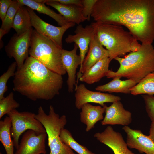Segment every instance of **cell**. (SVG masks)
<instances>
[{
	"mask_svg": "<svg viewBox=\"0 0 154 154\" xmlns=\"http://www.w3.org/2000/svg\"><path fill=\"white\" fill-rule=\"evenodd\" d=\"M95 22L123 26L141 44L154 41V0H97Z\"/></svg>",
	"mask_w": 154,
	"mask_h": 154,
	"instance_id": "obj_1",
	"label": "cell"
},
{
	"mask_svg": "<svg viewBox=\"0 0 154 154\" xmlns=\"http://www.w3.org/2000/svg\"><path fill=\"white\" fill-rule=\"evenodd\" d=\"M13 90L29 99L50 100L59 94L63 83L62 76L29 56L22 66L17 68Z\"/></svg>",
	"mask_w": 154,
	"mask_h": 154,
	"instance_id": "obj_2",
	"label": "cell"
},
{
	"mask_svg": "<svg viewBox=\"0 0 154 154\" xmlns=\"http://www.w3.org/2000/svg\"><path fill=\"white\" fill-rule=\"evenodd\" d=\"M90 24L98 41L108 51L111 60L128 52L136 51L141 47V44L121 25L96 22Z\"/></svg>",
	"mask_w": 154,
	"mask_h": 154,
	"instance_id": "obj_3",
	"label": "cell"
},
{
	"mask_svg": "<svg viewBox=\"0 0 154 154\" xmlns=\"http://www.w3.org/2000/svg\"><path fill=\"white\" fill-rule=\"evenodd\" d=\"M114 59L119 63V68L116 72L109 70L106 76L108 78L124 77L137 84L154 72V47L152 44H141L137 51L130 52L124 57H117Z\"/></svg>",
	"mask_w": 154,
	"mask_h": 154,
	"instance_id": "obj_4",
	"label": "cell"
},
{
	"mask_svg": "<svg viewBox=\"0 0 154 154\" xmlns=\"http://www.w3.org/2000/svg\"><path fill=\"white\" fill-rule=\"evenodd\" d=\"M62 49L35 29L32 30L29 51L30 56L62 76L66 73L62 61Z\"/></svg>",
	"mask_w": 154,
	"mask_h": 154,
	"instance_id": "obj_5",
	"label": "cell"
},
{
	"mask_svg": "<svg viewBox=\"0 0 154 154\" xmlns=\"http://www.w3.org/2000/svg\"><path fill=\"white\" fill-rule=\"evenodd\" d=\"M35 118L42 124L46 130L48 145L50 149L49 154H76L62 143L60 138L61 131L67 123L65 115L60 117L51 105L48 114H46L42 106H40Z\"/></svg>",
	"mask_w": 154,
	"mask_h": 154,
	"instance_id": "obj_6",
	"label": "cell"
},
{
	"mask_svg": "<svg viewBox=\"0 0 154 154\" xmlns=\"http://www.w3.org/2000/svg\"><path fill=\"white\" fill-rule=\"evenodd\" d=\"M35 114L28 111L19 112L16 109L7 114L11 121V133L16 149L20 136L26 131L31 130L38 133H46L43 125L35 118Z\"/></svg>",
	"mask_w": 154,
	"mask_h": 154,
	"instance_id": "obj_7",
	"label": "cell"
},
{
	"mask_svg": "<svg viewBox=\"0 0 154 154\" xmlns=\"http://www.w3.org/2000/svg\"><path fill=\"white\" fill-rule=\"evenodd\" d=\"M31 28L21 35L14 34L5 47L6 53L10 58H13L19 68L29 57Z\"/></svg>",
	"mask_w": 154,
	"mask_h": 154,
	"instance_id": "obj_8",
	"label": "cell"
},
{
	"mask_svg": "<svg viewBox=\"0 0 154 154\" xmlns=\"http://www.w3.org/2000/svg\"><path fill=\"white\" fill-rule=\"evenodd\" d=\"M31 18L32 26L38 32L50 39L59 47L62 48V38L67 30L74 26L75 23L69 22L61 26H56L44 21L35 12L27 7Z\"/></svg>",
	"mask_w": 154,
	"mask_h": 154,
	"instance_id": "obj_9",
	"label": "cell"
},
{
	"mask_svg": "<svg viewBox=\"0 0 154 154\" xmlns=\"http://www.w3.org/2000/svg\"><path fill=\"white\" fill-rule=\"evenodd\" d=\"M75 105L78 109H80L86 103L98 104L103 107L105 103H113L121 100V98L118 96L100 91L90 90L84 84H80L75 87Z\"/></svg>",
	"mask_w": 154,
	"mask_h": 154,
	"instance_id": "obj_10",
	"label": "cell"
},
{
	"mask_svg": "<svg viewBox=\"0 0 154 154\" xmlns=\"http://www.w3.org/2000/svg\"><path fill=\"white\" fill-rule=\"evenodd\" d=\"M46 133H38L31 130L24 133L15 154H46Z\"/></svg>",
	"mask_w": 154,
	"mask_h": 154,
	"instance_id": "obj_11",
	"label": "cell"
},
{
	"mask_svg": "<svg viewBox=\"0 0 154 154\" xmlns=\"http://www.w3.org/2000/svg\"><path fill=\"white\" fill-rule=\"evenodd\" d=\"M94 136L110 147L114 154H135L128 148L121 134L114 131L111 126H108L103 132H97Z\"/></svg>",
	"mask_w": 154,
	"mask_h": 154,
	"instance_id": "obj_12",
	"label": "cell"
},
{
	"mask_svg": "<svg viewBox=\"0 0 154 154\" xmlns=\"http://www.w3.org/2000/svg\"><path fill=\"white\" fill-rule=\"evenodd\" d=\"M105 115L101 122L102 125H119L128 126L132 122V114L126 110L119 101L114 102L110 106L105 105Z\"/></svg>",
	"mask_w": 154,
	"mask_h": 154,
	"instance_id": "obj_13",
	"label": "cell"
},
{
	"mask_svg": "<svg viewBox=\"0 0 154 154\" xmlns=\"http://www.w3.org/2000/svg\"><path fill=\"white\" fill-rule=\"evenodd\" d=\"M78 48L77 45L75 44L74 48L71 50L63 49L61 50L62 61L68 74L67 84L68 91L70 93L73 92L74 86L76 85V70L78 66H80L81 64L80 56L77 54Z\"/></svg>",
	"mask_w": 154,
	"mask_h": 154,
	"instance_id": "obj_14",
	"label": "cell"
},
{
	"mask_svg": "<svg viewBox=\"0 0 154 154\" xmlns=\"http://www.w3.org/2000/svg\"><path fill=\"white\" fill-rule=\"evenodd\" d=\"M122 129L126 134V142L129 147L135 149L140 153L154 154V142L148 136L140 130L132 129L128 126H124Z\"/></svg>",
	"mask_w": 154,
	"mask_h": 154,
	"instance_id": "obj_15",
	"label": "cell"
},
{
	"mask_svg": "<svg viewBox=\"0 0 154 154\" xmlns=\"http://www.w3.org/2000/svg\"><path fill=\"white\" fill-rule=\"evenodd\" d=\"M74 32V35H68L65 40L67 43L74 42L78 46L81 60L80 67L88 52L91 39L95 35L94 31L91 24L85 27L79 24L77 26Z\"/></svg>",
	"mask_w": 154,
	"mask_h": 154,
	"instance_id": "obj_16",
	"label": "cell"
},
{
	"mask_svg": "<svg viewBox=\"0 0 154 154\" xmlns=\"http://www.w3.org/2000/svg\"><path fill=\"white\" fill-rule=\"evenodd\" d=\"M87 52L77 74L76 86L78 85L79 79L82 74L99 60L109 56L108 51L100 42L95 34L91 39Z\"/></svg>",
	"mask_w": 154,
	"mask_h": 154,
	"instance_id": "obj_17",
	"label": "cell"
},
{
	"mask_svg": "<svg viewBox=\"0 0 154 154\" xmlns=\"http://www.w3.org/2000/svg\"><path fill=\"white\" fill-rule=\"evenodd\" d=\"M40 3H46L56 9L69 22L78 25L86 20L82 14V7L76 5L62 4L55 0H40Z\"/></svg>",
	"mask_w": 154,
	"mask_h": 154,
	"instance_id": "obj_18",
	"label": "cell"
},
{
	"mask_svg": "<svg viewBox=\"0 0 154 154\" xmlns=\"http://www.w3.org/2000/svg\"><path fill=\"white\" fill-rule=\"evenodd\" d=\"M81 109L80 120L81 122L86 125V132L94 128L97 122L104 119L103 114L105 110L101 106H94L86 103Z\"/></svg>",
	"mask_w": 154,
	"mask_h": 154,
	"instance_id": "obj_19",
	"label": "cell"
},
{
	"mask_svg": "<svg viewBox=\"0 0 154 154\" xmlns=\"http://www.w3.org/2000/svg\"><path fill=\"white\" fill-rule=\"evenodd\" d=\"M111 60L108 57L99 60L84 73L79 80L88 84H92L99 81L106 76L109 70V67Z\"/></svg>",
	"mask_w": 154,
	"mask_h": 154,
	"instance_id": "obj_20",
	"label": "cell"
},
{
	"mask_svg": "<svg viewBox=\"0 0 154 154\" xmlns=\"http://www.w3.org/2000/svg\"><path fill=\"white\" fill-rule=\"evenodd\" d=\"M120 78L118 77H115L110 82L103 85L98 86L95 89L100 92L109 93H130V89L137 84V82L131 79L122 80Z\"/></svg>",
	"mask_w": 154,
	"mask_h": 154,
	"instance_id": "obj_21",
	"label": "cell"
},
{
	"mask_svg": "<svg viewBox=\"0 0 154 154\" xmlns=\"http://www.w3.org/2000/svg\"><path fill=\"white\" fill-rule=\"evenodd\" d=\"M21 5L26 6L40 13L47 15L55 20L60 26L69 22L62 15L58 14L46 6L44 3L37 2L35 0H17Z\"/></svg>",
	"mask_w": 154,
	"mask_h": 154,
	"instance_id": "obj_22",
	"label": "cell"
},
{
	"mask_svg": "<svg viewBox=\"0 0 154 154\" xmlns=\"http://www.w3.org/2000/svg\"><path fill=\"white\" fill-rule=\"evenodd\" d=\"M31 18L27 7L21 5L17 12L12 28L18 35L24 33L32 28Z\"/></svg>",
	"mask_w": 154,
	"mask_h": 154,
	"instance_id": "obj_23",
	"label": "cell"
},
{
	"mask_svg": "<svg viewBox=\"0 0 154 154\" xmlns=\"http://www.w3.org/2000/svg\"><path fill=\"white\" fill-rule=\"evenodd\" d=\"M11 121L6 116L0 121V141L3 145L6 154H15L14 152V142L11 133Z\"/></svg>",
	"mask_w": 154,
	"mask_h": 154,
	"instance_id": "obj_24",
	"label": "cell"
},
{
	"mask_svg": "<svg viewBox=\"0 0 154 154\" xmlns=\"http://www.w3.org/2000/svg\"><path fill=\"white\" fill-rule=\"evenodd\" d=\"M130 93L133 95L140 94L153 95L154 94V72L143 78L130 90Z\"/></svg>",
	"mask_w": 154,
	"mask_h": 154,
	"instance_id": "obj_25",
	"label": "cell"
},
{
	"mask_svg": "<svg viewBox=\"0 0 154 154\" xmlns=\"http://www.w3.org/2000/svg\"><path fill=\"white\" fill-rule=\"evenodd\" d=\"M60 137L62 143L78 154H96L78 143L74 138L70 132L64 128L62 130Z\"/></svg>",
	"mask_w": 154,
	"mask_h": 154,
	"instance_id": "obj_26",
	"label": "cell"
},
{
	"mask_svg": "<svg viewBox=\"0 0 154 154\" xmlns=\"http://www.w3.org/2000/svg\"><path fill=\"white\" fill-rule=\"evenodd\" d=\"M21 5L17 0H13L3 21L0 29L8 33L12 28L14 19L17 12Z\"/></svg>",
	"mask_w": 154,
	"mask_h": 154,
	"instance_id": "obj_27",
	"label": "cell"
},
{
	"mask_svg": "<svg viewBox=\"0 0 154 154\" xmlns=\"http://www.w3.org/2000/svg\"><path fill=\"white\" fill-rule=\"evenodd\" d=\"M20 104L14 98V94L10 93L6 97L0 100V119L5 114L18 108Z\"/></svg>",
	"mask_w": 154,
	"mask_h": 154,
	"instance_id": "obj_28",
	"label": "cell"
},
{
	"mask_svg": "<svg viewBox=\"0 0 154 154\" xmlns=\"http://www.w3.org/2000/svg\"><path fill=\"white\" fill-rule=\"evenodd\" d=\"M17 68L15 61L9 66L7 71L0 77V100L5 97L4 95L8 90L7 84L8 80L11 77H14Z\"/></svg>",
	"mask_w": 154,
	"mask_h": 154,
	"instance_id": "obj_29",
	"label": "cell"
},
{
	"mask_svg": "<svg viewBox=\"0 0 154 154\" xmlns=\"http://www.w3.org/2000/svg\"><path fill=\"white\" fill-rule=\"evenodd\" d=\"M146 111L152 122H154V96L153 95H142Z\"/></svg>",
	"mask_w": 154,
	"mask_h": 154,
	"instance_id": "obj_30",
	"label": "cell"
},
{
	"mask_svg": "<svg viewBox=\"0 0 154 154\" xmlns=\"http://www.w3.org/2000/svg\"><path fill=\"white\" fill-rule=\"evenodd\" d=\"M82 14L87 20H90L94 6L97 0H81Z\"/></svg>",
	"mask_w": 154,
	"mask_h": 154,
	"instance_id": "obj_31",
	"label": "cell"
},
{
	"mask_svg": "<svg viewBox=\"0 0 154 154\" xmlns=\"http://www.w3.org/2000/svg\"><path fill=\"white\" fill-rule=\"evenodd\" d=\"M13 0H0V18L3 21Z\"/></svg>",
	"mask_w": 154,
	"mask_h": 154,
	"instance_id": "obj_32",
	"label": "cell"
},
{
	"mask_svg": "<svg viewBox=\"0 0 154 154\" xmlns=\"http://www.w3.org/2000/svg\"><path fill=\"white\" fill-rule=\"evenodd\" d=\"M60 3L66 5H76L81 7L82 5L81 0H55Z\"/></svg>",
	"mask_w": 154,
	"mask_h": 154,
	"instance_id": "obj_33",
	"label": "cell"
},
{
	"mask_svg": "<svg viewBox=\"0 0 154 154\" xmlns=\"http://www.w3.org/2000/svg\"><path fill=\"white\" fill-rule=\"evenodd\" d=\"M148 136L150 139L154 142V122H152L149 129Z\"/></svg>",
	"mask_w": 154,
	"mask_h": 154,
	"instance_id": "obj_34",
	"label": "cell"
},
{
	"mask_svg": "<svg viewBox=\"0 0 154 154\" xmlns=\"http://www.w3.org/2000/svg\"><path fill=\"white\" fill-rule=\"evenodd\" d=\"M7 34L6 32L4 31L2 29L0 28V40L2 39V38L3 36L5 34Z\"/></svg>",
	"mask_w": 154,
	"mask_h": 154,
	"instance_id": "obj_35",
	"label": "cell"
},
{
	"mask_svg": "<svg viewBox=\"0 0 154 154\" xmlns=\"http://www.w3.org/2000/svg\"><path fill=\"white\" fill-rule=\"evenodd\" d=\"M0 154H2V153L1 152H0Z\"/></svg>",
	"mask_w": 154,
	"mask_h": 154,
	"instance_id": "obj_36",
	"label": "cell"
},
{
	"mask_svg": "<svg viewBox=\"0 0 154 154\" xmlns=\"http://www.w3.org/2000/svg\"></svg>",
	"mask_w": 154,
	"mask_h": 154,
	"instance_id": "obj_37",
	"label": "cell"
},
{
	"mask_svg": "<svg viewBox=\"0 0 154 154\" xmlns=\"http://www.w3.org/2000/svg\"></svg>",
	"mask_w": 154,
	"mask_h": 154,
	"instance_id": "obj_38",
	"label": "cell"
}]
</instances>
